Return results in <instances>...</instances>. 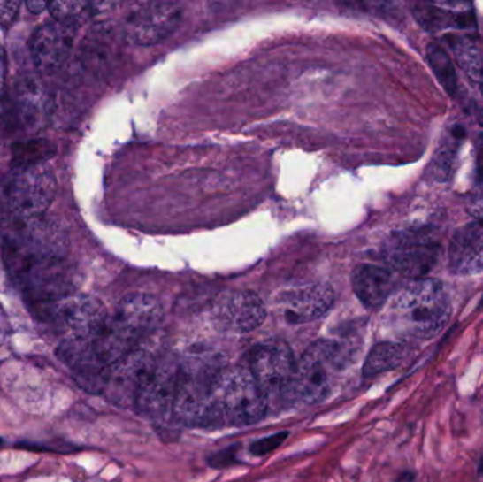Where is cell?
I'll return each mask as SVG.
<instances>
[{
    "mask_svg": "<svg viewBox=\"0 0 483 482\" xmlns=\"http://www.w3.org/2000/svg\"><path fill=\"white\" fill-rule=\"evenodd\" d=\"M451 318V302L435 279H417L397 293L386 309L383 324L400 342L428 341Z\"/></svg>",
    "mask_w": 483,
    "mask_h": 482,
    "instance_id": "cell-1",
    "label": "cell"
},
{
    "mask_svg": "<svg viewBox=\"0 0 483 482\" xmlns=\"http://www.w3.org/2000/svg\"><path fill=\"white\" fill-rule=\"evenodd\" d=\"M161 318L163 307L156 297L144 293L123 297L92 342L99 363L109 368L126 356L146 338L151 337Z\"/></svg>",
    "mask_w": 483,
    "mask_h": 482,
    "instance_id": "cell-2",
    "label": "cell"
},
{
    "mask_svg": "<svg viewBox=\"0 0 483 482\" xmlns=\"http://www.w3.org/2000/svg\"><path fill=\"white\" fill-rule=\"evenodd\" d=\"M361 347L359 341L316 342L295 363L288 396L304 403L326 401L333 392L336 375L354 363Z\"/></svg>",
    "mask_w": 483,
    "mask_h": 482,
    "instance_id": "cell-3",
    "label": "cell"
},
{
    "mask_svg": "<svg viewBox=\"0 0 483 482\" xmlns=\"http://www.w3.org/2000/svg\"><path fill=\"white\" fill-rule=\"evenodd\" d=\"M222 368L221 363L208 356H189L180 363L172 412L175 422L186 426L219 425L214 386Z\"/></svg>",
    "mask_w": 483,
    "mask_h": 482,
    "instance_id": "cell-4",
    "label": "cell"
},
{
    "mask_svg": "<svg viewBox=\"0 0 483 482\" xmlns=\"http://www.w3.org/2000/svg\"><path fill=\"white\" fill-rule=\"evenodd\" d=\"M214 399L219 426H249L266 416L267 396L245 366L222 368L215 380Z\"/></svg>",
    "mask_w": 483,
    "mask_h": 482,
    "instance_id": "cell-5",
    "label": "cell"
},
{
    "mask_svg": "<svg viewBox=\"0 0 483 482\" xmlns=\"http://www.w3.org/2000/svg\"><path fill=\"white\" fill-rule=\"evenodd\" d=\"M11 256L42 262H61L68 252L67 231L56 218L46 215L16 218L9 222L6 235Z\"/></svg>",
    "mask_w": 483,
    "mask_h": 482,
    "instance_id": "cell-6",
    "label": "cell"
},
{
    "mask_svg": "<svg viewBox=\"0 0 483 482\" xmlns=\"http://www.w3.org/2000/svg\"><path fill=\"white\" fill-rule=\"evenodd\" d=\"M56 191V176L49 165L13 169L6 184V200L12 217L35 218L46 215Z\"/></svg>",
    "mask_w": 483,
    "mask_h": 482,
    "instance_id": "cell-7",
    "label": "cell"
},
{
    "mask_svg": "<svg viewBox=\"0 0 483 482\" xmlns=\"http://www.w3.org/2000/svg\"><path fill=\"white\" fill-rule=\"evenodd\" d=\"M382 254L390 271L417 280L437 264L441 245L424 231H402L386 241Z\"/></svg>",
    "mask_w": 483,
    "mask_h": 482,
    "instance_id": "cell-8",
    "label": "cell"
},
{
    "mask_svg": "<svg viewBox=\"0 0 483 482\" xmlns=\"http://www.w3.org/2000/svg\"><path fill=\"white\" fill-rule=\"evenodd\" d=\"M157 352L151 345V337L146 338L134 351L109 366L104 394L115 405L134 406L137 391L144 378L157 363Z\"/></svg>",
    "mask_w": 483,
    "mask_h": 482,
    "instance_id": "cell-9",
    "label": "cell"
},
{
    "mask_svg": "<svg viewBox=\"0 0 483 482\" xmlns=\"http://www.w3.org/2000/svg\"><path fill=\"white\" fill-rule=\"evenodd\" d=\"M182 9L175 4H142L126 14L122 37L134 46H155L167 39L181 23Z\"/></svg>",
    "mask_w": 483,
    "mask_h": 482,
    "instance_id": "cell-10",
    "label": "cell"
},
{
    "mask_svg": "<svg viewBox=\"0 0 483 482\" xmlns=\"http://www.w3.org/2000/svg\"><path fill=\"white\" fill-rule=\"evenodd\" d=\"M295 363L290 345L280 340L260 342L249 356V371L267 399L276 394H288Z\"/></svg>",
    "mask_w": 483,
    "mask_h": 482,
    "instance_id": "cell-11",
    "label": "cell"
},
{
    "mask_svg": "<svg viewBox=\"0 0 483 482\" xmlns=\"http://www.w3.org/2000/svg\"><path fill=\"white\" fill-rule=\"evenodd\" d=\"M179 371L180 363L172 356H161L137 391L134 403L137 412L157 422L172 413Z\"/></svg>",
    "mask_w": 483,
    "mask_h": 482,
    "instance_id": "cell-12",
    "label": "cell"
},
{
    "mask_svg": "<svg viewBox=\"0 0 483 482\" xmlns=\"http://www.w3.org/2000/svg\"><path fill=\"white\" fill-rule=\"evenodd\" d=\"M266 316L262 299L249 290L225 293L212 306V320L218 327L239 334L259 328Z\"/></svg>",
    "mask_w": 483,
    "mask_h": 482,
    "instance_id": "cell-13",
    "label": "cell"
},
{
    "mask_svg": "<svg viewBox=\"0 0 483 482\" xmlns=\"http://www.w3.org/2000/svg\"><path fill=\"white\" fill-rule=\"evenodd\" d=\"M56 314L60 318L64 338L91 344L109 318L105 306L87 295L64 299L57 306Z\"/></svg>",
    "mask_w": 483,
    "mask_h": 482,
    "instance_id": "cell-14",
    "label": "cell"
},
{
    "mask_svg": "<svg viewBox=\"0 0 483 482\" xmlns=\"http://www.w3.org/2000/svg\"><path fill=\"white\" fill-rule=\"evenodd\" d=\"M77 32V25L57 20L35 28L30 40V51L35 68L44 74L58 70L74 47Z\"/></svg>",
    "mask_w": 483,
    "mask_h": 482,
    "instance_id": "cell-15",
    "label": "cell"
},
{
    "mask_svg": "<svg viewBox=\"0 0 483 482\" xmlns=\"http://www.w3.org/2000/svg\"><path fill=\"white\" fill-rule=\"evenodd\" d=\"M335 295L326 283H312L283 295L281 314L290 324H307L319 320L333 309Z\"/></svg>",
    "mask_w": 483,
    "mask_h": 482,
    "instance_id": "cell-16",
    "label": "cell"
},
{
    "mask_svg": "<svg viewBox=\"0 0 483 482\" xmlns=\"http://www.w3.org/2000/svg\"><path fill=\"white\" fill-rule=\"evenodd\" d=\"M449 271L456 276L483 272V219L458 229L449 243Z\"/></svg>",
    "mask_w": 483,
    "mask_h": 482,
    "instance_id": "cell-17",
    "label": "cell"
},
{
    "mask_svg": "<svg viewBox=\"0 0 483 482\" xmlns=\"http://www.w3.org/2000/svg\"><path fill=\"white\" fill-rule=\"evenodd\" d=\"M468 4H434L417 2L411 4V13L417 23L427 30L435 33L442 30H472L477 27L475 14Z\"/></svg>",
    "mask_w": 483,
    "mask_h": 482,
    "instance_id": "cell-18",
    "label": "cell"
},
{
    "mask_svg": "<svg viewBox=\"0 0 483 482\" xmlns=\"http://www.w3.org/2000/svg\"><path fill=\"white\" fill-rule=\"evenodd\" d=\"M352 287L364 307L379 309L387 303L396 287V280L390 269L364 264L352 272Z\"/></svg>",
    "mask_w": 483,
    "mask_h": 482,
    "instance_id": "cell-19",
    "label": "cell"
},
{
    "mask_svg": "<svg viewBox=\"0 0 483 482\" xmlns=\"http://www.w3.org/2000/svg\"><path fill=\"white\" fill-rule=\"evenodd\" d=\"M14 113L23 126H39L47 110V94L39 77L21 75L14 85Z\"/></svg>",
    "mask_w": 483,
    "mask_h": 482,
    "instance_id": "cell-20",
    "label": "cell"
},
{
    "mask_svg": "<svg viewBox=\"0 0 483 482\" xmlns=\"http://www.w3.org/2000/svg\"><path fill=\"white\" fill-rule=\"evenodd\" d=\"M411 345L413 344L400 341H383L373 345L364 363V377L371 379L389 371L397 370L413 354L414 348Z\"/></svg>",
    "mask_w": 483,
    "mask_h": 482,
    "instance_id": "cell-21",
    "label": "cell"
},
{
    "mask_svg": "<svg viewBox=\"0 0 483 482\" xmlns=\"http://www.w3.org/2000/svg\"><path fill=\"white\" fill-rule=\"evenodd\" d=\"M465 139V129L459 125L449 126L448 132L444 134V138L440 142L437 152H435L433 162H431V176L438 181H445L452 176L454 165L458 159L459 149L463 146Z\"/></svg>",
    "mask_w": 483,
    "mask_h": 482,
    "instance_id": "cell-22",
    "label": "cell"
},
{
    "mask_svg": "<svg viewBox=\"0 0 483 482\" xmlns=\"http://www.w3.org/2000/svg\"><path fill=\"white\" fill-rule=\"evenodd\" d=\"M452 53L468 77L479 81L483 71V42L475 35H454L449 39Z\"/></svg>",
    "mask_w": 483,
    "mask_h": 482,
    "instance_id": "cell-23",
    "label": "cell"
},
{
    "mask_svg": "<svg viewBox=\"0 0 483 482\" xmlns=\"http://www.w3.org/2000/svg\"><path fill=\"white\" fill-rule=\"evenodd\" d=\"M56 153V146L46 139H30V141L14 143L12 149V167L26 169L32 165L46 164L50 157Z\"/></svg>",
    "mask_w": 483,
    "mask_h": 482,
    "instance_id": "cell-24",
    "label": "cell"
},
{
    "mask_svg": "<svg viewBox=\"0 0 483 482\" xmlns=\"http://www.w3.org/2000/svg\"><path fill=\"white\" fill-rule=\"evenodd\" d=\"M427 56L433 73L442 85V88L448 92L449 96H456V92L458 91V78L449 54L441 46L430 44Z\"/></svg>",
    "mask_w": 483,
    "mask_h": 482,
    "instance_id": "cell-25",
    "label": "cell"
},
{
    "mask_svg": "<svg viewBox=\"0 0 483 482\" xmlns=\"http://www.w3.org/2000/svg\"><path fill=\"white\" fill-rule=\"evenodd\" d=\"M91 6L87 2H51L49 4V11L54 20L80 26V21L91 11Z\"/></svg>",
    "mask_w": 483,
    "mask_h": 482,
    "instance_id": "cell-26",
    "label": "cell"
},
{
    "mask_svg": "<svg viewBox=\"0 0 483 482\" xmlns=\"http://www.w3.org/2000/svg\"><path fill=\"white\" fill-rule=\"evenodd\" d=\"M16 448L30 451H46V453H57V455H71L75 451L82 450L77 444L68 441L54 440L50 443H32V441H20L16 443Z\"/></svg>",
    "mask_w": 483,
    "mask_h": 482,
    "instance_id": "cell-27",
    "label": "cell"
},
{
    "mask_svg": "<svg viewBox=\"0 0 483 482\" xmlns=\"http://www.w3.org/2000/svg\"><path fill=\"white\" fill-rule=\"evenodd\" d=\"M290 436L288 432H279V433L272 434V436L263 437L259 440L253 441L250 444V455L255 457H263L272 453V451L277 450L280 448L284 441L288 440V437Z\"/></svg>",
    "mask_w": 483,
    "mask_h": 482,
    "instance_id": "cell-28",
    "label": "cell"
},
{
    "mask_svg": "<svg viewBox=\"0 0 483 482\" xmlns=\"http://www.w3.org/2000/svg\"><path fill=\"white\" fill-rule=\"evenodd\" d=\"M241 444H232L226 448L217 451L214 455H208L207 463L211 469L224 470L232 467V465L241 464L238 457V451Z\"/></svg>",
    "mask_w": 483,
    "mask_h": 482,
    "instance_id": "cell-29",
    "label": "cell"
},
{
    "mask_svg": "<svg viewBox=\"0 0 483 482\" xmlns=\"http://www.w3.org/2000/svg\"><path fill=\"white\" fill-rule=\"evenodd\" d=\"M21 4L18 0L0 2V27L9 28L18 18Z\"/></svg>",
    "mask_w": 483,
    "mask_h": 482,
    "instance_id": "cell-30",
    "label": "cell"
},
{
    "mask_svg": "<svg viewBox=\"0 0 483 482\" xmlns=\"http://www.w3.org/2000/svg\"><path fill=\"white\" fill-rule=\"evenodd\" d=\"M470 207L475 214H483V167L478 172L475 186L470 194Z\"/></svg>",
    "mask_w": 483,
    "mask_h": 482,
    "instance_id": "cell-31",
    "label": "cell"
},
{
    "mask_svg": "<svg viewBox=\"0 0 483 482\" xmlns=\"http://www.w3.org/2000/svg\"><path fill=\"white\" fill-rule=\"evenodd\" d=\"M6 51H4V46L0 44V96H2V92H4V81H6Z\"/></svg>",
    "mask_w": 483,
    "mask_h": 482,
    "instance_id": "cell-32",
    "label": "cell"
},
{
    "mask_svg": "<svg viewBox=\"0 0 483 482\" xmlns=\"http://www.w3.org/2000/svg\"><path fill=\"white\" fill-rule=\"evenodd\" d=\"M26 6H27L28 11L35 14H40L42 11L49 9V4H46V2H39V0H30V2L26 4Z\"/></svg>",
    "mask_w": 483,
    "mask_h": 482,
    "instance_id": "cell-33",
    "label": "cell"
},
{
    "mask_svg": "<svg viewBox=\"0 0 483 482\" xmlns=\"http://www.w3.org/2000/svg\"><path fill=\"white\" fill-rule=\"evenodd\" d=\"M395 482H416V472L414 471H402Z\"/></svg>",
    "mask_w": 483,
    "mask_h": 482,
    "instance_id": "cell-34",
    "label": "cell"
},
{
    "mask_svg": "<svg viewBox=\"0 0 483 482\" xmlns=\"http://www.w3.org/2000/svg\"><path fill=\"white\" fill-rule=\"evenodd\" d=\"M478 472H479L480 476H483V457L480 458L479 464H478Z\"/></svg>",
    "mask_w": 483,
    "mask_h": 482,
    "instance_id": "cell-35",
    "label": "cell"
},
{
    "mask_svg": "<svg viewBox=\"0 0 483 482\" xmlns=\"http://www.w3.org/2000/svg\"><path fill=\"white\" fill-rule=\"evenodd\" d=\"M479 82H480V88H482V92H483V71H482V75H480Z\"/></svg>",
    "mask_w": 483,
    "mask_h": 482,
    "instance_id": "cell-36",
    "label": "cell"
},
{
    "mask_svg": "<svg viewBox=\"0 0 483 482\" xmlns=\"http://www.w3.org/2000/svg\"><path fill=\"white\" fill-rule=\"evenodd\" d=\"M4 439H2V437H0V448H4Z\"/></svg>",
    "mask_w": 483,
    "mask_h": 482,
    "instance_id": "cell-37",
    "label": "cell"
}]
</instances>
